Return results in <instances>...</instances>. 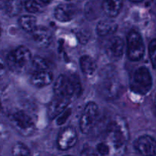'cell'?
<instances>
[{"instance_id":"6da1fadb","label":"cell","mask_w":156,"mask_h":156,"mask_svg":"<svg viewBox=\"0 0 156 156\" xmlns=\"http://www.w3.org/2000/svg\"><path fill=\"white\" fill-rule=\"evenodd\" d=\"M129 140V129L126 122L123 117H117L107 129L106 143L111 149V153L122 155L126 149Z\"/></svg>"},{"instance_id":"7a4b0ae2","label":"cell","mask_w":156,"mask_h":156,"mask_svg":"<svg viewBox=\"0 0 156 156\" xmlns=\"http://www.w3.org/2000/svg\"><path fill=\"white\" fill-rule=\"evenodd\" d=\"M55 96L71 99L82 93V86L79 79L76 76L61 75L55 81L53 86Z\"/></svg>"},{"instance_id":"3957f363","label":"cell","mask_w":156,"mask_h":156,"mask_svg":"<svg viewBox=\"0 0 156 156\" xmlns=\"http://www.w3.org/2000/svg\"><path fill=\"white\" fill-rule=\"evenodd\" d=\"M32 56L30 50L25 47H18L11 51L7 56V65L15 73H21L31 62Z\"/></svg>"},{"instance_id":"277c9868","label":"cell","mask_w":156,"mask_h":156,"mask_svg":"<svg viewBox=\"0 0 156 156\" xmlns=\"http://www.w3.org/2000/svg\"><path fill=\"white\" fill-rule=\"evenodd\" d=\"M152 86V79L149 69L145 66L139 67L133 74L130 81V88L139 94H146Z\"/></svg>"},{"instance_id":"5b68a950","label":"cell","mask_w":156,"mask_h":156,"mask_svg":"<svg viewBox=\"0 0 156 156\" xmlns=\"http://www.w3.org/2000/svg\"><path fill=\"white\" fill-rule=\"evenodd\" d=\"M103 80L101 83L100 91L108 98H114L119 95L121 85L115 76V71L113 68L107 67L103 71Z\"/></svg>"},{"instance_id":"8992f818","label":"cell","mask_w":156,"mask_h":156,"mask_svg":"<svg viewBox=\"0 0 156 156\" xmlns=\"http://www.w3.org/2000/svg\"><path fill=\"white\" fill-rule=\"evenodd\" d=\"M9 120L17 131L24 136L31 135L35 129L31 117L22 111H17L9 116Z\"/></svg>"},{"instance_id":"52a82bcc","label":"cell","mask_w":156,"mask_h":156,"mask_svg":"<svg viewBox=\"0 0 156 156\" xmlns=\"http://www.w3.org/2000/svg\"><path fill=\"white\" fill-rule=\"evenodd\" d=\"M145 53V45L141 35L131 30L127 35V56L131 61H139Z\"/></svg>"},{"instance_id":"ba28073f","label":"cell","mask_w":156,"mask_h":156,"mask_svg":"<svg viewBox=\"0 0 156 156\" xmlns=\"http://www.w3.org/2000/svg\"><path fill=\"white\" fill-rule=\"evenodd\" d=\"M98 116V107L94 102L90 101L85 106L80 119V129L82 133H89L95 125Z\"/></svg>"},{"instance_id":"9c48e42d","label":"cell","mask_w":156,"mask_h":156,"mask_svg":"<svg viewBox=\"0 0 156 156\" xmlns=\"http://www.w3.org/2000/svg\"><path fill=\"white\" fill-rule=\"evenodd\" d=\"M134 147L143 156L156 155V140L150 136L139 137L134 143Z\"/></svg>"},{"instance_id":"30bf717a","label":"cell","mask_w":156,"mask_h":156,"mask_svg":"<svg viewBox=\"0 0 156 156\" xmlns=\"http://www.w3.org/2000/svg\"><path fill=\"white\" fill-rule=\"evenodd\" d=\"M78 141V135L75 128L68 126L61 131L57 139V146L60 150L65 151L71 149Z\"/></svg>"},{"instance_id":"8fae6325","label":"cell","mask_w":156,"mask_h":156,"mask_svg":"<svg viewBox=\"0 0 156 156\" xmlns=\"http://www.w3.org/2000/svg\"><path fill=\"white\" fill-rule=\"evenodd\" d=\"M124 42L119 37H114L108 41L105 47L107 55L113 60H118L122 57L124 51Z\"/></svg>"},{"instance_id":"7c38bea8","label":"cell","mask_w":156,"mask_h":156,"mask_svg":"<svg viewBox=\"0 0 156 156\" xmlns=\"http://www.w3.org/2000/svg\"><path fill=\"white\" fill-rule=\"evenodd\" d=\"M70 99L66 98L55 96L50 101L47 108V114L50 119H54L59 117L69 105Z\"/></svg>"},{"instance_id":"4fadbf2b","label":"cell","mask_w":156,"mask_h":156,"mask_svg":"<svg viewBox=\"0 0 156 156\" xmlns=\"http://www.w3.org/2000/svg\"><path fill=\"white\" fill-rule=\"evenodd\" d=\"M31 33L34 41L39 47H47L51 44L53 34L47 27L44 26H37Z\"/></svg>"},{"instance_id":"5bb4252c","label":"cell","mask_w":156,"mask_h":156,"mask_svg":"<svg viewBox=\"0 0 156 156\" xmlns=\"http://www.w3.org/2000/svg\"><path fill=\"white\" fill-rule=\"evenodd\" d=\"M77 9L73 4H60L54 11V16L61 22H68L73 20L76 15Z\"/></svg>"},{"instance_id":"9a60e30c","label":"cell","mask_w":156,"mask_h":156,"mask_svg":"<svg viewBox=\"0 0 156 156\" xmlns=\"http://www.w3.org/2000/svg\"><path fill=\"white\" fill-rule=\"evenodd\" d=\"M53 73L49 70L45 71H36V73L30 78V83L35 87L42 88L50 85L53 82Z\"/></svg>"},{"instance_id":"2e32d148","label":"cell","mask_w":156,"mask_h":156,"mask_svg":"<svg viewBox=\"0 0 156 156\" xmlns=\"http://www.w3.org/2000/svg\"><path fill=\"white\" fill-rule=\"evenodd\" d=\"M123 6L122 0H104L102 9L108 17L114 18L117 16Z\"/></svg>"},{"instance_id":"e0dca14e","label":"cell","mask_w":156,"mask_h":156,"mask_svg":"<svg viewBox=\"0 0 156 156\" xmlns=\"http://www.w3.org/2000/svg\"><path fill=\"white\" fill-rule=\"evenodd\" d=\"M117 22L113 20H103L98 22L96 27V30L99 36L106 37L115 33L117 30Z\"/></svg>"},{"instance_id":"ac0fdd59","label":"cell","mask_w":156,"mask_h":156,"mask_svg":"<svg viewBox=\"0 0 156 156\" xmlns=\"http://www.w3.org/2000/svg\"><path fill=\"white\" fill-rule=\"evenodd\" d=\"M80 68L82 73L87 76H91L94 73L97 69V64L94 59L88 55H84L79 60Z\"/></svg>"},{"instance_id":"d6986e66","label":"cell","mask_w":156,"mask_h":156,"mask_svg":"<svg viewBox=\"0 0 156 156\" xmlns=\"http://www.w3.org/2000/svg\"><path fill=\"white\" fill-rule=\"evenodd\" d=\"M19 24L25 31L31 33L37 27V19L32 15H23L19 18Z\"/></svg>"},{"instance_id":"ffe728a7","label":"cell","mask_w":156,"mask_h":156,"mask_svg":"<svg viewBox=\"0 0 156 156\" xmlns=\"http://www.w3.org/2000/svg\"><path fill=\"white\" fill-rule=\"evenodd\" d=\"M22 9L21 0H8L5 9L9 16H16L21 12Z\"/></svg>"},{"instance_id":"44dd1931","label":"cell","mask_w":156,"mask_h":156,"mask_svg":"<svg viewBox=\"0 0 156 156\" xmlns=\"http://www.w3.org/2000/svg\"><path fill=\"white\" fill-rule=\"evenodd\" d=\"M31 64L37 71H45L50 68V62L41 56H35L32 58Z\"/></svg>"},{"instance_id":"7402d4cb","label":"cell","mask_w":156,"mask_h":156,"mask_svg":"<svg viewBox=\"0 0 156 156\" xmlns=\"http://www.w3.org/2000/svg\"><path fill=\"white\" fill-rule=\"evenodd\" d=\"M12 156H30V151L24 144L17 143L12 147Z\"/></svg>"},{"instance_id":"603a6c76","label":"cell","mask_w":156,"mask_h":156,"mask_svg":"<svg viewBox=\"0 0 156 156\" xmlns=\"http://www.w3.org/2000/svg\"><path fill=\"white\" fill-rule=\"evenodd\" d=\"M24 8L30 13H37L41 10V5L36 0H26Z\"/></svg>"},{"instance_id":"cb8c5ba5","label":"cell","mask_w":156,"mask_h":156,"mask_svg":"<svg viewBox=\"0 0 156 156\" xmlns=\"http://www.w3.org/2000/svg\"><path fill=\"white\" fill-rule=\"evenodd\" d=\"M149 53L152 66L155 68L156 66V39L152 40L149 46Z\"/></svg>"},{"instance_id":"d4e9b609","label":"cell","mask_w":156,"mask_h":156,"mask_svg":"<svg viewBox=\"0 0 156 156\" xmlns=\"http://www.w3.org/2000/svg\"><path fill=\"white\" fill-rule=\"evenodd\" d=\"M95 150L102 156H108L111 154V149L106 142L98 143L96 146Z\"/></svg>"},{"instance_id":"484cf974","label":"cell","mask_w":156,"mask_h":156,"mask_svg":"<svg viewBox=\"0 0 156 156\" xmlns=\"http://www.w3.org/2000/svg\"><path fill=\"white\" fill-rule=\"evenodd\" d=\"M70 112H71V111H70V110L66 109L65 111H64L63 112H62V114L59 116V117H59V118L57 119V124H59V125L63 124V123L66 121L67 118L69 117Z\"/></svg>"},{"instance_id":"4316f807","label":"cell","mask_w":156,"mask_h":156,"mask_svg":"<svg viewBox=\"0 0 156 156\" xmlns=\"http://www.w3.org/2000/svg\"><path fill=\"white\" fill-rule=\"evenodd\" d=\"M9 131H8L6 126H5L2 122L0 121V139L1 140H5L9 137Z\"/></svg>"},{"instance_id":"83f0119b","label":"cell","mask_w":156,"mask_h":156,"mask_svg":"<svg viewBox=\"0 0 156 156\" xmlns=\"http://www.w3.org/2000/svg\"><path fill=\"white\" fill-rule=\"evenodd\" d=\"M81 156H102V155H100V154H99L96 150H94V149L88 148V149H85L82 151V154H81Z\"/></svg>"},{"instance_id":"f1b7e54d","label":"cell","mask_w":156,"mask_h":156,"mask_svg":"<svg viewBox=\"0 0 156 156\" xmlns=\"http://www.w3.org/2000/svg\"><path fill=\"white\" fill-rule=\"evenodd\" d=\"M6 73V66L2 59H0V80L5 76Z\"/></svg>"},{"instance_id":"f546056e","label":"cell","mask_w":156,"mask_h":156,"mask_svg":"<svg viewBox=\"0 0 156 156\" xmlns=\"http://www.w3.org/2000/svg\"><path fill=\"white\" fill-rule=\"evenodd\" d=\"M8 0H0V9H3L7 4Z\"/></svg>"},{"instance_id":"4dcf8cb0","label":"cell","mask_w":156,"mask_h":156,"mask_svg":"<svg viewBox=\"0 0 156 156\" xmlns=\"http://www.w3.org/2000/svg\"><path fill=\"white\" fill-rule=\"evenodd\" d=\"M41 2H42L43 3H44V4H49V3L51 2L53 0H41Z\"/></svg>"},{"instance_id":"1f68e13d","label":"cell","mask_w":156,"mask_h":156,"mask_svg":"<svg viewBox=\"0 0 156 156\" xmlns=\"http://www.w3.org/2000/svg\"><path fill=\"white\" fill-rule=\"evenodd\" d=\"M129 1L133 2H140L143 1V0H129Z\"/></svg>"},{"instance_id":"d6a6232c","label":"cell","mask_w":156,"mask_h":156,"mask_svg":"<svg viewBox=\"0 0 156 156\" xmlns=\"http://www.w3.org/2000/svg\"><path fill=\"white\" fill-rule=\"evenodd\" d=\"M154 105H155V115H156V95L155 97V101H154Z\"/></svg>"},{"instance_id":"836d02e7","label":"cell","mask_w":156,"mask_h":156,"mask_svg":"<svg viewBox=\"0 0 156 156\" xmlns=\"http://www.w3.org/2000/svg\"><path fill=\"white\" fill-rule=\"evenodd\" d=\"M1 109H2V104L1 102H0V111H1Z\"/></svg>"},{"instance_id":"e575fe53","label":"cell","mask_w":156,"mask_h":156,"mask_svg":"<svg viewBox=\"0 0 156 156\" xmlns=\"http://www.w3.org/2000/svg\"><path fill=\"white\" fill-rule=\"evenodd\" d=\"M66 1H71V0H66Z\"/></svg>"},{"instance_id":"d590c367","label":"cell","mask_w":156,"mask_h":156,"mask_svg":"<svg viewBox=\"0 0 156 156\" xmlns=\"http://www.w3.org/2000/svg\"><path fill=\"white\" fill-rule=\"evenodd\" d=\"M65 156H69V155H65Z\"/></svg>"},{"instance_id":"8d00e7d4","label":"cell","mask_w":156,"mask_h":156,"mask_svg":"<svg viewBox=\"0 0 156 156\" xmlns=\"http://www.w3.org/2000/svg\"><path fill=\"white\" fill-rule=\"evenodd\" d=\"M155 69H156V66H155Z\"/></svg>"}]
</instances>
